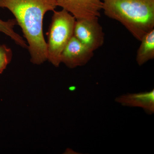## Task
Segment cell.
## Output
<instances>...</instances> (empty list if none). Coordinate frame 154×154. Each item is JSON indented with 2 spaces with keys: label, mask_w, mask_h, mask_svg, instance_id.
<instances>
[{
  "label": "cell",
  "mask_w": 154,
  "mask_h": 154,
  "mask_svg": "<svg viewBox=\"0 0 154 154\" xmlns=\"http://www.w3.org/2000/svg\"><path fill=\"white\" fill-rule=\"evenodd\" d=\"M58 7L56 0H0L16 18L28 43L30 61L40 65L47 60V44L43 30L44 16Z\"/></svg>",
  "instance_id": "1"
},
{
  "label": "cell",
  "mask_w": 154,
  "mask_h": 154,
  "mask_svg": "<svg viewBox=\"0 0 154 154\" xmlns=\"http://www.w3.org/2000/svg\"><path fill=\"white\" fill-rule=\"evenodd\" d=\"M102 10L139 41L154 29V0H102Z\"/></svg>",
  "instance_id": "2"
},
{
  "label": "cell",
  "mask_w": 154,
  "mask_h": 154,
  "mask_svg": "<svg viewBox=\"0 0 154 154\" xmlns=\"http://www.w3.org/2000/svg\"><path fill=\"white\" fill-rule=\"evenodd\" d=\"M53 12L46 42L47 60L58 67L61 63L62 53L73 36L76 19L63 9Z\"/></svg>",
  "instance_id": "3"
},
{
  "label": "cell",
  "mask_w": 154,
  "mask_h": 154,
  "mask_svg": "<svg viewBox=\"0 0 154 154\" xmlns=\"http://www.w3.org/2000/svg\"><path fill=\"white\" fill-rule=\"evenodd\" d=\"M74 36L93 51L104 44L105 33L99 18L76 19Z\"/></svg>",
  "instance_id": "4"
},
{
  "label": "cell",
  "mask_w": 154,
  "mask_h": 154,
  "mask_svg": "<svg viewBox=\"0 0 154 154\" xmlns=\"http://www.w3.org/2000/svg\"><path fill=\"white\" fill-rule=\"evenodd\" d=\"M94 52L73 35L62 53L61 63L71 69L84 66L94 57Z\"/></svg>",
  "instance_id": "5"
},
{
  "label": "cell",
  "mask_w": 154,
  "mask_h": 154,
  "mask_svg": "<svg viewBox=\"0 0 154 154\" xmlns=\"http://www.w3.org/2000/svg\"><path fill=\"white\" fill-rule=\"evenodd\" d=\"M58 6L72 14L76 19L99 18L102 0H56Z\"/></svg>",
  "instance_id": "6"
},
{
  "label": "cell",
  "mask_w": 154,
  "mask_h": 154,
  "mask_svg": "<svg viewBox=\"0 0 154 154\" xmlns=\"http://www.w3.org/2000/svg\"><path fill=\"white\" fill-rule=\"evenodd\" d=\"M115 101L122 106L140 107L150 115L154 113V89L147 92L121 95L116 98Z\"/></svg>",
  "instance_id": "7"
},
{
  "label": "cell",
  "mask_w": 154,
  "mask_h": 154,
  "mask_svg": "<svg viewBox=\"0 0 154 154\" xmlns=\"http://www.w3.org/2000/svg\"><path fill=\"white\" fill-rule=\"evenodd\" d=\"M137 52L136 60L140 66L154 58V29L142 38Z\"/></svg>",
  "instance_id": "8"
},
{
  "label": "cell",
  "mask_w": 154,
  "mask_h": 154,
  "mask_svg": "<svg viewBox=\"0 0 154 154\" xmlns=\"http://www.w3.org/2000/svg\"><path fill=\"white\" fill-rule=\"evenodd\" d=\"M18 25L15 19H9L4 21L0 19V32L9 36L14 42L23 48H28V45L19 34L14 30L15 25Z\"/></svg>",
  "instance_id": "9"
},
{
  "label": "cell",
  "mask_w": 154,
  "mask_h": 154,
  "mask_svg": "<svg viewBox=\"0 0 154 154\" xmlns=\"http://www.w3.org/2000/svg\"><path fill=\"white\" fill-rule=\"evenodd\" d=\"M12 50L5 45H0V74L12 60Z\"/></svg>",
  "instance_id": "10"
}]
</instances>
